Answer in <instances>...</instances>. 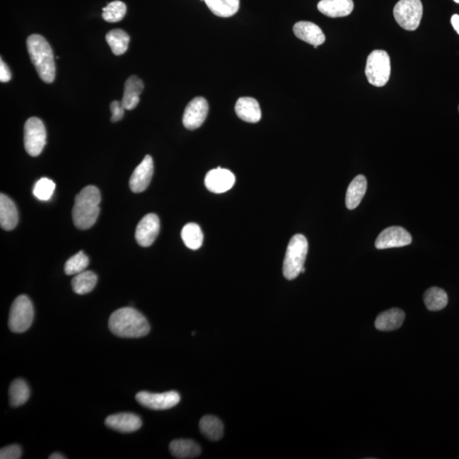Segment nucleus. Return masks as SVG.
Listing matches in <instances>:
<instances>
[{"label":"nucleus","mask_w":459,"mask_h":459,"mask_svg":"<svg viewBox=\"0 0 459 459\" xmlns=\"http://www.w3.org/2000/svg\"><path fill=\"white\" fill-rule=\"evenodd\" d=\"M109 330L120 338L137 339L149 334V321L140 311L124 307L115 311L109 318Z\"/></svg>","instance_id":"obj_1"},{"label":"nucleus","mask_w":459,"mask_h":459,"mask_svg":"<svg viewBox=\"0 0 459 459\" xmlns=\"http://www.w3.org/2000/svg\"><path fill=\"white\" fill-rule=\"evenodd\" d=\"M100 200L99 189L94 186L84 187L76 196L73 219L79 229H90L95 225L100 214Z\"/></svg>","instance_id":"obj_2"},{"label":"nucleus","mask_w":459,"mask_h":459,"mask_svg":"<svg viewBox=\"0 0 459 459\" xmlns=\"http://www.w3.org/2000/svg\"><path fill=\"white\" fill-rule=\"evenodd\" d=\"M27 47L37 74L46 83H52L56 78V64L52 47L47 40L40 35L28 37Z\"/></svg>","instance_id":"obj_3"},{"label":"nucleus","mask_w":459,"mask_h":459,"mask_svg":"<svg viewBox=\"0 0 459 459\" xmlns=\"http://www.w3.org/2000/svg\"><path fill=\"white\" fill-rule=\"evenodd\" d=\"M307 252H308V242L304 235L297 234L290 240L284 261V275L286 279L294 280L304 273V267Z\"/></svg>","instance_id":"obj_4"},{"label":"nucleus","mask_w":459,"mask_h":459,"mask_svg":"<svg viewBox=\"0 0 459 459\" xmlns=\"http://www.w3.org/2000/svg\"><path fill=\"white\" fill-rule=\"evenodd\" d=\"M390 71L389 54L385 50H373L368 57L365 69L366 77L368 82L373 86H385L389 81Z\"/></svg>","instance_id":"obj_5"},{"label":"nucleus","mask_w":459,"mask_h":459,"mask_svg":"<svg viewBox=\"0 0 459 459\" xmlns=\"http://www.w3.org/2000/svg\"><path fill=\"white\" fill-rule=\"evenodd\" d=\"M35 318L33 303L28 296H20L12 304L9 315V328L16 334H22L31 327Z\"/></svg>","instance_id":"obj_6"},{"label":"nucleus","mask_w":459,"mask_h":459,"mask_svg":"<svg viewBox=\"0 0 459 459\" xmlns=\"http://www.w3.org/2000/svg\"><path fill=\"white\" fill-rule=\"evenodd\" d=\"M393 14L400 27L407 31H414L422 19V2L421 0H400L394 7Z\"/></svg>","instance_id":"obj_7"},{"label":"nucleus","mask_w":459,"mask_h":459,"mask_svg":"<svg viewBox=\"0 0 459 459\" xmlns=\"http://www.w3.org/2000/svg\"><path fill=\"white\" fill-rule=\"evenodd\" d=\"M46 144V129L43 122L37 117L28 119L24 126V146L32 157L40 155Z\"/></svg>","instance_id":"obj_8"},{"label":"nucleus","mask_w":459,"mask_h":459,"mask_svg":"<svg viewBox=\"0 0 459 459\" xmlns=\"http://www.w3.org/2000/svg\"><path fill=\"white\" fill-rule=\"evenodd\" d=\"M136 401L141 406L153 410H167L174 407L180 401V395L176 391L163 393H150L141 391L136 395Z\"/></svg>","instance_id":"obj_9"},{"label":"nucleus","mask_w":459,"mask_h":459,"mask_svg":"<svg viewBox=\"0 0 459 459\" xmlns=\"http://www.w3.org/2000/svg\"><path fill=\"white\" fill-rule=\"evenodd\" d=\"M209 110V103L204 98L192 100L185 109L182 120L185 128L194 130L201 127L207 119Z\"/></svg>","instance_id":"obj_10"},{"label":"nucleus","mask_w":459,"mask_h":459,"mask_svg":"<svg viewBox=\"0 0 459 459\" xmlns=\"http://www.w3.org/2000/svg\"><path fill=\"white\" fill-rule=\"evenodd\" d=\"M411 243L412 236L407 230L401 226H391L378 235L376 247L378 250H385V248L407 246Z\"/></svg>","instance_id":"obj_11"},{"label":"nucleus","mask_w":459,"mask_h":459,"mask_svg":"<svg viewBox=\"0 0 459 459\" xmlns=\"http://www.w3.org/2000/svg\"><path fill=\"white\" fill-rule=\"evenodd\" d=\"M236 182L233 172L226 168H217L210 170L205 177V187L213 193H224L231 190Z\"/></svg>","instance_id":"obj_12"},{"label":"nucleus","mask_w":459,"mask_h":459,"mask_svg":"<svg viewBox=\"0 0 459 459\" xmlns=\"http://www.w3.org/2000/svg\"><path fill=\"white\" fill-rule=\"evenodd\" d=\"M153 172V159L150 155H146L130 177V190L134 193L144 192L149 187Z\"/></svg>","instance_id":"obj_13"},{"label":"nucleus","mask_w":459,"mask_h":459,"mask_svg":"<svg viewBox=\"0 0 459 459\" xmlns=\"http://www.w3.org/2000/svg\"><path fill=\"white\" fill-rule=\"evenodd\" d=\"M160 231V221L154 214H146L139 222L136 230V239L139 245L149 247L158 238Z\"/></svg>","instance_id":"obj_14"},{"label":"nucleus","mask_w":459,"mask_h":459,"mask_svg":"<svg viewBox=\"0 0 459 459\" xmlns=\"http://www.w3.org/2000/svg\"><path fill=\"white\" fill-rule=\"evenodd\" d=\"M105 424L113 431L132 433L141 427L142 422L140 417L129 412H123V414L108 416L105 420Z\"/></svg>","instance_id":"obj_15"},{"label":"nucleus","mask_w":459,"mask_h":459,"mask_svg":"<svg viewBox=\"0 0 459 459\" xmlns=\"http://www.w3.org/2000/svg\"><path fill=\"white\" fill-rule=\"evenodd\" d=\"M294 35L298 40L306 42L318 48L325 42L326 37L317 24L310 22H298L294 26Z\"/></svg>","instance_id":"obj_16"},{"label":"nucleus","mask_w":459,"mask_h":459,"mask_svg":"<svg viewBox=\"0 0 459 459\" xmlns=\"http://www.w3.org/2000/svg\"><path fill=\"white\" fill-rule=\"evenodd\" d=\"M318 9L328 18H344L351 14L354 2L353 0H321Z\"/></svg>","instance_id":"obj_17"},{"label":"nucleus","mask_w":459,"mask_h":459,"mask_svg":"<svg viewBox=\"0 0 459 459\" xmlns=\"http://www.w3.org/2000/svg\"><path fill=\"white\" fill-rule=\"evenodd\" d=\"M144 88V83L137 76H130L126 80L124 93L121 103L125 110H133L140 103V95Z\"/></svg>","instance_id":"obj_18"},{"label":"nucleus","mask_w":459,"mask_h":459,"mask_svg":"<svg viewBox=\"0 0 459 459\" xmlns=\"http://www.w3.org/2000/svg\"><path fill=\"white\" fill-rule=\"evenodd\" d=\"M235 111L240 120L247 123L255 124L261 120V109L257 100L252 98H239Z\"/></svg>","instance_id":"obj_19"},{"label":"nucleus","mask_w":459,"mask_h":459,"mask_svg":"<svg viewBox=\"0 0 459 459\" xmlns=\"http://www.w3.org/2000/svg\"><path fill=\"white\" fill-rule=\"evenodd\" d=\"M18 224V212L14 202L5 194L0 195V225L4 230L11 231Z\"/></svg>","instance_id":"obj_20"},{"label":"nucleus","mask_w":459,"mask_h":459,"mask_svg":"<svg viewBox=\"0 0 459 459\" xmlns=\"http://www.w3.org/2000/svg\"><path fill=\"white\" fill-rule=\"evenodd\" d=\"M366 187H368V181L364 175H357L351 181L345 197V205L348 209H355L359 206L365 196Z\"/></svg>","instance_id":"obj_21"},{"label":"nucleus","mask_w":459,"mask_h":459,"mask_svg":"<svg viewBox=\"0 0 459 459\" xmlns=\"http://www.w3.org/2000/svg\"><path fill=\"white\" fill-rule=\"evenodd\" d=\"M404 320L405 313L403 310L398 308L390 309L378 315L376 327L380 331L397 330L402 327Z\"/></svg>","instance_id":"obj_22"},{"label":"nucleus","mask_w":459,"mask_h":459,"mask_svg":"<svg viewBox=\"0 0 459 459\" xmlns=\"http://www.w3.org/2000/svg\"><path fill=\"white\" fill-rule=\"evenodd\" d=\"M173 457L179 459H189L199 457L201 448L195 441L187 439L173 441L170 445Z\"/></svg>","instance_id":"obj_23"},{"label":"nucleus","mask_w":459,"mask_h":459,"mask_svg":"<svg viewBox=\"0 0 459 459\" xmlns=\"http://www.w3.org/2000/svg\"><path fill=\"white\" fill-rule=\"evenodd\" d=\"M206 6L219 18H231L238 13L240 0H204Z\"/></svg>","instance_id":"obj_24"},{"label":"nucleus","mask_w":459,"mask_h":459,"mask_svg":"<svg viewBox=\"0 0 459 459\" xmlns=\"http://www.w3.org/2000/svg\"><path fill=\"white\" fill-rule=\"evenodd\" d=\"M98 276L93 272L84 271L75 275L71 280V287L77 294H86L91 293L98 284Z\"/></svg>","instance_id":"obj_25"},{"label":"nucleus","mask_w":459,"mask_h":459,"mask_svg":"<svg viewBox=\"0 0 459 459\" xmlns=\"http://www.w3.org/2000/svg\"><path fill=\"white\" fill-rule=\"evenodd\" d=\"M200 431L205 437L211 441H219L223 436L224 426L220 419L214 416H204L200 420Z\"/></svg>","instance_id":"obj_26"},{"label":"nucleus","mask_w":459,"mask_h":459,"mask_svg":"<svg viewBox=\"0 0 459 459\" xmlns=\"http://www.w3.org/2000/svg\"><path fill=\"white\" fill-rule=\"evenodd\" d=\"M425 306L429 310L438 311L444 309L448 303V294L437 287L429 289L424 294Z\"/></svg>","instance_id":"obj_27"},{"label":"nucleus","mask_w":459,"mask_h":459,"mask_svg":"<svg viewBox=\"0 0 459 459\" xmlns=\"http://www.w3.org/2000/svg\"><path fill=\"white\" fill-rule=\"evenodd\" d=\"M181 238H182L185 245L190 250H197L203 245V231L196 223H189L185 226L181 231Z\"/></svg>","instance_id":"obj_28"},{"label":"nucleus","mask_w":459,"mask_h":459,"mask_svg":"<svg viewBox=\"0 0 459 459\" xmlns=\"http://www.w3.org/2000/svg\"><path fill=\"white\" fill-rule=\"evenodd\" d=\"M10 404L12 407L23 406L30 397V389L27 382L21 380H16L12 382L9 390Z\"/></svg>","instance_id":"obj_29"},{"label":"nucleus","mask_w":459,"mask_h":459,"mask_svg":"<svg viewBox=\"0 0 459 459\" xmlns=\"http://www.w3.org/2000/svg\"><path fill=\"white\" fill-rule=\"evenodd\" d=\"M106 40L116 56H121L127 52L129 43V36L127 33L122 29H115L109 32L106 36Z\"/></svg>","instance_id":"obj_30"},{"label":"nucleus","mask_w":459,"mask_h":459,"mask_svg":"<svg viewBox=\"0 0 459 459\" xmlns=\"http://www.w3.org/2000/svg\"><path fill=\"white\" fill-rule=\"evenodd\" d=\"M126 12H127V7L124 2L113 1L103 8V18L108 23H119L123 20Z\"/></svg>","instance_id":"obj_31"},{"label":"nucleus","mask_w":459,"mask_h":459,"mask_svg":"<svg viewBox=\"0 0 459 459\" xmlns=\"http://www.w3.org/2000/svg\"><path fill=\"white\" fill-rule=\"evenodd\" d=\"M88 263H90V260L87 255L83 251H80L66 261L64 267L65 273L69 276L77 275V274L86 271Z\"/></svg>","instance_id":"obj_32"},{"label":"nucleus","mask_w":459,"mask_h":459,"mask_svg":"<svg viewBox=\"0 0 459 459\" xmlns=\"http://www.w3.org/2000/svg\"><path fill=\"white\" fill-rule=\"evenodd\" d=\"M54 189H56V184L53 180L42 178L37 181L33 188V194L40 201H48L52 199Z\"/></svg>","instance_id":"obj_33"},{"label":"nucleus","mask_w":459,"mask_h":459,"mask_svg":"<svg viewBox=\"0 0 459 459\" xmlns=\"http://www.w3.org/2000/svg\"><path fill=\"white\" fill-rule=\"evenodd\" d=\"M23 451L18 445H11L0 451L1 459H19L22 458Z\"/></svg>","instance_id":"obj_34"},{"label":"nucleus","mask_w":459,"mask_h":459,"mask_svg":"<svg viewBox=\"0 0 459 459\" xmlns=\"http://www.w3.org/2000/svg\"><path fill=\"white\" fill-rule=\"evenodd\" d=\"M110 109L112 112L111 121L113 123L123 119L125 109L121 102H119V100H113L111 103Z\"/></svg>","instance_id":"obj_35"},{"label":"nucleus","mask_w":459,"mask_h":459,"mask_svg":"<svg viewBox=\"0 0 459 459\" xmlns=\"http://www.w3.org/2000/svg\"><path fill=\"white\" fill-rule=\"evenodd\" d=\"M11 79V70L6 64V62L3 61V59H1V60H0V81L2 83H7L9 82Z\"/></svg>","instance_id":"obj_36"},{"label":"nucleus","mask_w":459,"mask_h":459,"mask_svg":"<svg viewBox=\"0 0 459 459\" xmlns=\"http://www.w3.org/2000/svg\"><path fill=\"white\" fill-rule=\"evenodd\" d=\"M451 23H452L455 31L459 35V15H453L452 19H451Z\"/></svg>","instance_id":"obj_37"},{"label":"nucleus","mask_w":459,"mask_h":459,"mask_svg":"<svg viewBox=\"0 0 459 459\" xmlns=\"http://www.w3.org/2000/svg\"><path fill=\"white\" fill-rule=\"evenodd\" d=\"M50 459H64L66 458L65 456H63L61 453H53L49 457Z\"/></svg>","instance_id":"obj_38"},{"label":"nucleus","mask_w":459,"mask_h":459,"mask_svg":"<svg viewBox=\"0 0 459 459\" xmlns=\"http://www.w3.org/2000/svg\"><path fill=\"white\" fill-rule=\"evenodd\" d=\"M453 1L459 4V0H453Z\"/></svg>","instance_id":"obj_39"},{"label":"nucleus","mask_w":459,"mask_h":459,"mask_svg":"<svg viewBox=\"0 0 459 459\" xmlns=\"http://www.w3.org/2000/svg\"><path fill=\"white\" fill-rule=\"evenodd\" d=\"M458 112H459V106H458Z\"/></svg>","instance_id":"obj_40"}]
</instances>
